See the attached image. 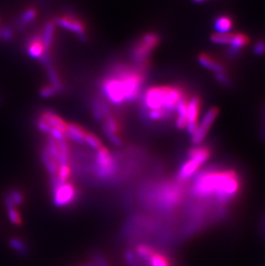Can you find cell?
Returning a JSON list of instances; mask_svg holds the SVG:
<instances>
[{
  "instance_id": "4316f807",
  "label": "cell",
  "mask_w": 265,
  "mask_h": 266,
  "mask_svg": "<svg viewBox=\"0 0 265 266\" xmlns=\"http://www.w3.org/2000/svg\"><path fill=\"white\" fill-rule=\"evenodd\" d=\"M10 246L12 249L17 251L20 254H26L28 252V248L26 245L22 240L16 238H12L10 240Z\"/></svg>"
},
{
  "instance_id": "8d00e7d4",
  "label": "cell",
  "mask_w": 265,
  "mask_h": 266,
  "mask_svg": "<svg viewBox=\"0 0 265 266\" xmlns=\"http://www.w3.org/2000/svg\"><path fill=\"white\" fill-rule=\"evenodd\" d=\"M255 52L257 55H263L265 53V42H259L255 46Z\"/></svg>"
},
{
  "instance_id": "44dd1931",
  "label": "cell",
  "mask_w": 265,
  "mask_h": 266,
  "mask_svg": "<svg viewBox=\"0 0 265 266\" xmlns=\"http://www.w3.org/2000/svg\"><path fill=\"white\" fill-rule=\"evenodd\" d=\"M42 161L51 176H56L57 171H58V163L50 156L49 153H47L45 148H43V152H42Z\"/></svg>"
},
{
  "instance_id": "9c48e42d",
  "label": "cell",
  "mask_w": 265,
  "mask_h": 266,
  "mask_svg": "<svg viewBox=\"0 0 265 266\" xmlns=\"http://www.w3.org/2000/svg\"><path fill=\"white\" fill-rule=\"evenodd\" d=\"M25 49L29 57L40 59L45 53H47L43 45L41 32L29 36L25 44Z\"/></svg>"
},
{
  "instance_id": "7c38bea8",
  "label": "cell",
  "mask_w": 265,
  "mask_h": 266,
  "mask_svg": "<svg viewBox=\"0 0 265 266\" xmlns=\"http://www.w3.org/2000/svg\"><path fill=\"white\" fill-rule=\"evenodd\" d=\"M90 109H91V113L94 118L98 121L103 122L104 118L111 113L109 106L108 103L99 99V98H95L91 103H90Z\"/></svg>"
},
{
  "instance_id": "f35d334b",
  "label": "cell",
  "mask_w": 265,
  "mask_h": 266,
  "mask_svg": "<svg viewBox=\"0 0 265 266\" xmlns=\"http://www.w3.org/2000/svg\"><path fill=\"white\" fill-rule=\"evenodd\" d=\"M79 266H97V265L95 264V262L91 263H87V264H85V265H81Z\"/></svg>"
},
{
  "instance_id": "3957f363",
  "label": "cell",
  "mask_w": 265,
  "mask_h": 266,
  "mask_svg": "<svg viewBox=\"0 0 265 266\" xmlns=\"http://www.w3.org/2000/svg\"><path fill=\"white\" fill-rule=\"evenodd\" d=\"M160 35L156 32H147L132 43L129 50V56L133 65L141 70L148 72L150 56L160 45Z\"/></svg>"
},
{
  "instance_id": "836d02e7",
  "label": "cell",
  "mask_w": 265,
  "mask_h": 266,
  "mask_svg": "<svg viewBox=\"0 0 265 266\" xmlns=\"http://www.w3.org/2000/svg\"><path fill=\"white\" fill-rule=\"evenodd\" d=\"M8 195L15 206H18V205H21V204H23L24 197H23V195H22L21 192L15 190V191H12Z\"/></svg>"
},
{
  "instance_id": "e0dca14e",
  "label": "cell",
  "mask_w": 265,
  "mask_h": 266,
  "mask_svg": "<svg viewBox=\"0 0 265 266\" xmlns=\"http://www.w3.org/2000/svg\"><path fill=\"white\" fill-rule=\"evenodd\" d=\"M198 60L203 67L214 71L216 74H221V73H226V69L224 68L222 65L221 63H219L218 61H216L215 59H213L208 55L202 54V55H199Z\"/></svg>"
},
{
  "instance_id": "9a60e30c",
  "label": "cell",
  "mask_w": 265,
  "mask_h": 266,
  "mask_svg": "<svg viewBox=\"0 0 265 266\" xmlns=\"http://www.w3.org/2000/svg\"><path fill=\"white\" fill-rule=\"evenodd\" d=\"M200 110H201V99L197 96H193L191 99H189V102H188V123L198 122Z\"/></svg>"
},
{
  "instance_id": "4fadbf2b",
  "label": "cell",
  "mask_w": 265,
  "mask_h": 266,
  "mask_svg": "<svg viewBox=\"0 0 265 266\" xmlns=\"http://www.w3.org/2000/svg\"><path fill=\"white\" fill-rule=\"evenodd\" d=\"M201 165L202 164L198 163L197 161L189 158V160L183 162V164L181 165L178 175H177V178L182 182L190 179L191 177L194 176L195 172L198 171Z\"/></svg>"
},
{
  "instance_id": "52a82bcc",
  "label": "cell",
  "mask_w": 265,
  "mask_h": 266,
  "mask_svg": "<svg viewBox=\"0 0 265 266\" xmlns=\"http://www.w3.org/2000/svg\"><path fill=\"white\" fill-rule=\"evenodd\" d=\"M95 173L101 178H108L117 172V164L109 150L101 147L98 149L95 160Z\"/></svg>"
},
{
  "instance_id": "8992f818",
  "label": "cell",
  "mask_w": 265,
  "mask_h": 266,
  "mask_svg": "<svg viewBox=\"0 0 265 266\" xmlns=\"http://www.w3.org/2000/svg\"><path fill=\"white\" fill-rule=\"evenodd\" d=\"M52 190L54 193V202L57 207H65L70 205L77 196V192L73 184L63 183L57 177H52Z\"/></svg>"
},
{
  "instance_id": "30bf717a",
  "label": "cell",
  "mask_w": 265,
  "mask_h": 266,
  "mask_svg": "<svg viewBox=\"0 0 265 266\" xmlns=\"http://www.w3.org/2000/svg\"><path fill=\"white\" fill-rule=\"evenodd\" d=\"M40 118H43L48 125L53 129H57L65 133L67 127V123L60 118L59 115L54 112L53 110H44L40 114Z\"/></svg>"
},
{
  "instance_id": "7a4b0ae2",
  "label": "cell",
  "mask_w": 265,
  "mask_h": 266,
  "mask_svg": "<svg viewBox=\"0 0 265 266\" xmlns=\"http://www.w3.org/2000/svg\"><path fill=\"white\" fill-rule=\"evenodd\" d=\"M185 96L179 86H156L145 90L141 98V112L164 111L174 115L180 100Z\"/></svg>"
},
{
  "instance_id": "ffe728a7",
  "label": "cell",
  "mask_w": 265,
  "mask_h": 266,
  "mask_svg": "<svg viewBox=\"0 0 265 266\" xmlns=\"http://www.w3.org/2000/svg\"><path fill=\"white\" fill-rule=\"evenodd\" d=\"M249 43V38L247 35L241 33L234 34V38L231 43L230 53L232 55L237 54L243 47H246Z\"/></svg>"
},
{
  "instance_id": "60d3db41",
  "label": "cell",
  "mask_w": 265,
  "mask_h": 266,
  "mask_svg": "<svg viewBox=\"0 0 265 266\" xmlns=\"http://www.w3.org/2000/svg\"><path fill=\"white\" fill-rule=\"evenodd\" d=\"M0 103H1V97H0Z\"/></svg>"
},
{
  "instance_id": "ac0fdd59",
  "label": "cell",
  "mask_w": 265,
  "mask_h": 266,
  "mask_svg": "<svg viewBox=\"0 0 265 266\" xmlns=\"http://www.w3.org/2000/svg\"><path fill=\"white\" fill-rule=\"evenodd\" d=\"M38 15V12L35 8H28L21 13L16 21V27L24 29L33 23Z\"/></svg>"
},
{
  "instance_id": "484cf974",
  "label": "cell",
  "mask_w": 265,
  "mask_h": 266,
  "mask_svg": "<svg viewBox=\"0 0 265 266\" xmlns=\"http://www.w3.org/2000/svg\"><path fill=\"white\" fill-rule=\"evenodd\" d=\"M85 143L90 147L91 148L98 149L102 147V142L99 138L97 137L94 133H86L85 136Z\"/></svg>"
},
{
  "instance_id": "5b68a950",
  "label": "cell",
  "mask_w": 265,
  "mask_h": 266,
  "mask_svg": "<svg viewBox=\"0 0 265 266\" xmlns=\"http://www.w3.org/2000/svg\"><path fill=\"white\" fill-rule=\"evenodd\" d=\"M52 22L55 24V26H58L65 30L78 35V38L83 42H86L87 40V28L86 24L74 14L67 13L58 15L53 18Z\"/></svg>"
},
{
  "instance_id": "603a6c76",
  "label": "cell",
  "mask_w": 265,
  "mask_h": 266,
  "mask_svg": "<svg viewBox=\"0 0 265 266\" xmlns=\"http://www.w3.org/2000/svg\"><path fill=\"white\" fill-rule=\"evenodd\" d=\"M234 33H215L211 35L212 43L219 45H230L234 38Z\"/></svg>"
},
{
  "instance_id": "d6986e66",
  "label": "cell",
  "mask_w": 265,
  "mask_h": 266,
  "mask_svg": "<svg viewBox=\"0 0 265 266\" xmlns=\"http://www.w3.org/2000/svg\"><path fill=\"white\" fill-rule=\"evenodd\" d=\"M210 157V149L207 147H196L191 148L188 153V158L193 159L201 164H203Z\"/></svg>"
},
{
  "instance_id": "f1b7e54d",
  "label": "cell",
  "mask_w": 265,
  "mask_h": 266,
  "mask_svg": "<svg viewBox=\"0 0 265 266\" xmlns=\"http://www.w3.org/2000/svg\"><path fill=\"white\" fill-rule=\"evenodd\" d=\"M136 253L139 257L143 259H150V258L152 257L154 251H152L151 247H149L148 246H146V245H141L136 248Z\"/></svg>"
},
{
  "instance_id": "277c9868",
  "label": "cell",
  "mask_w": 265,
  "mask_h": 266,
  "mask_svg": "<svg viewBox=\"0 0 265 266\" xmlns=\"http://www.w3.org/2000/svg\"><path fill=\"white\" fill-rule=\"evenodd\" d=\"M240 181L234 171H221L215 191V196L220 203H228L238 194Z\"/></svg>"
},
{
  "instance_id": "d590c367",
  "label": "cell",
  "mask_w": 265,
  "mask_h": 266,
  "mask_svg": "<svg viewBox=\"0 0 265 266\" xmlns=\"http://www.w3.org/2000/svg\"><path fill=\"white\" fill-rule=\"evenodd\" d=\"M125 258L127 262L129 263V265L131 266H134L136 265V259L134 255L132 254L131 251H127L126 254H125Z\"/></svg>"
},
{
  "instance_id": "ba28073f",
  "label": "cell",
  "mask_w": 265,
  "mask_h": 266,
  "mask_svg": "<svg viewBox=\"0 0 265 266\" xmlns=\"http://www.w3.org/2000/svg\"><path fill=\"white\" fill-rule=\"evenodd\" d=\"M219 110L216 108H211L207 110L204 115L201 123L199 124L198 129L192 135V142L195 145H199L203 142V140L207 136V133L209 131L213 123L215 122V119L218 117Z\"/></svg>"
},
{
  "instance_id": "83f0119b",
  "label": "cell",
  "mask_w": 265,
  "mask_h": 266,
  "mask_svg": "<svg viewBox=\"0 0 265 266\" xmlns=\"http://www.w3.org/2000/svg\"><path fill=\"white\" fill-rule=\"evenodd\" d=\"M149 261H150V266H170L167 258L159 253H153L149 259Z\"/></svg>"
},
{
  "instance_id": "d6a6232c",
  "label": "cell",
  "mask_w": 265,
  "mask_h": 266,
  "mask_svg": "<svg viewBox=\"0 0 265 266\" xmlns=\"http://www.w3.org/2000/svg\"><path fill=\"white\" fill-rule=\"evenodd\" d=\"M7 209H8L9 220L11 221V222L16 224V225L21 223V217H20L19 213L16 210V207H11Z\"/></svg>"
},
{
  "instance_id": "f546056e",
  "label": "cell",
  "mask_w": 265,
  "mask_h": 266,
  "mask_svg": "<svg viewBox=\"0 0 265 266\" xmlns=\"http://www.w3.org/2000/svg\"><path fill=\"white\" fill-rule=\"evenodd\" d=\"M58 94L51 85H45L40 89V96L43 98H50Z\"/></svg>"
},
{
  "instance_id": "4dcf8cb0",
  "label": "cell",
  "mask_w": 265,
  "mask_h": 266,
  "mask_svg": "<svg viewBox=\"0 0 265 266\" xmlns=\"http://www.w3.org/2000/svg\"><path fill=\"white\" fill-rule=\"evenodd\" d=\"M14 38V30L12 28L4 27L0 29V40L3 42H11Z\"/></svg>"
},
{
  "instance_id": "d4e9b609",
  "label": "cell",
  "mask_w": 265,
  "mask_h": 266,
  "mask_svg": "<svg viewBox=\"0 0 265 266\" xmlns=\"http://www.w3.org/2000/svg\"><path fill=\"white\" fill-rule=\"evenodd\" d=\"M102 129H103V133L105 134L106 137L109 139V141H110L112 144L117 146V147H120V146H121V144H122V141H121L120 135H118L117 133H113L111 130H109V129H108L106 126L103 125V124Z\"/></svg>"
},
{
  "instance_id": "cb8c5ba5",
  "label": "cell",
  "mask_w": 265,
  "mask_h": 266,
  "mask_svg": "<svg viewBox=\"0 0 265 266\" xmlns=\"http://www.w3.org/2000/svg\"><path fill=\"white\" fill-rule=\"evenodd\" d=\"M71 175V168L69 164H59L58 166V171H57V175L59 180L65 183L67 182L69 177Z\"/></svg>"
},
{
  "instance_id": "5bb4252c",
  "label": "cell",
  "mask_w": 265,
  "mask_h": 266,
  "mask_svg": "<svg viewBox=\"0 0 265 266\" xmlns=\"http://www.w3.org/2000/svg\"><path fill=\"white\" fill-rule=\"evenodd\" d=\"M43 45L45 47L46 51L50 52L51 47L55 41V25L52 20L47 21L44 24L43 30L41 31Z\"/></svg>"
},
{
  "instance_id": "e575fe53",
  "label": "cell",
  "mask_w": 265,
  "mask_h": 266,
  "mask_svg": "<svg viewBox=\"0 0 265 266\" xmlns=\"http://www.w3.org/2000/svg\"><path fill=\"white\" fill-rule=\"evenodd\" d=\"M216 78L219 82L222 83L225 86H228L230 83V79L228 78V76L226 75V73H221V74H216Z\"/></svg>"
},
{
  "instance_id": "1f68e13d",
  "label": "cell",
  "mask_w": 265,
  "mask_h": 266,
  "mask_svg": "<svg viewBox=\"0 0 265 266\" xmlns=\"http://www.w3.org/2000/svg\"><path fill=\"white\" fill-rule=\"evenodd\" d=\"M36 127H37V129L41 132L47 133V134H49L51 130L53 129V128H51L50 126L47 124L46 121L43 120V118H41L40 117H38L37 119H36Z\"/></svg>"
},
{
  "instance_id": "74e56055",
  "label": "cell",
  "mask_w": 265,
  "mask_h": 266,
  "mask_svg": "<svg viewBox=\"0 0 265 266\" xmlns=\"http://www.w3.org/2000/svg\"><path fill=\"white\" fill-rule=\"evenodd\" d=\"M95 264L97 265V266H109L108 263L104 260V258L100 255L95 256Z\"/></svg>"
},
{
  "instance_id": "6da1fadb",
  "label": "cell",
  "mask_w": 265,
  "mask_h": 266,
  "mask_svg": "<svg viewBox=\"0 0 265 266\" xmlns=\"http://www.w3.org/2000/svg\"><path fill=\"white\" fill-rule=\"evenodd\" d=\"M147 74L133 64H113L99 83L102 94L114 105L135 102L142 93Z\"/></svg>"
},
{
  "instance_id": "2e32d148",
  "label": "cell",
  "mask_w": 265,
  "mask_h": 266,
  "mask_svg": "<svg viewBox=\"0 0 265 266\" xmlns=\"http://www.w3.org/2000/svg\"><path fill=\"white\" fill-rule=\"evenodd\" d=\"M46 71H47V77L50 81L51 86L55 88L57 93H61L65 89V86L63 84L62 80L60 78V76L59 74L58 71L56 70L55 66L53 63L46 66Z\"/></svg>"
},
{
  "instance_id": "7402d4cb",
  "label": "cell",
  "mask_w": 265,
  "mask_h": 266,
  "mask_svg": "<svg viewBox=\"0 0 265 266\" xmlns=\"http://www.w3.org/2000/svg\"><path fill=\"white\" fill-rule=\"evenodd\" d=\"M233 26V20L229 16H221L215 20V27L218 33H228Z\"/></svg>"
},
{
  "instance_id": "8fae6325",
  "label": "cell",
  "mask_w": 265,
  "mask_h": 266,
  "mask_svg": "<svg viewBox=\"0 0 265 266\" xmlns=\"http://www.w3.org/2000/svg\"><path fill=\"white\" fill-rule=\"evenodd\" d=\"M87 133L82 126L71 122L67 124L65 131V137L78 144H85V136Z\"/></svg>"
},
{
  "instance_id": "ab89813d",
  "label": "cell",
  "mask_w": 265,
  "mask_h": 266,
  "mask_svg": "<svg viewBox=\"0 0 265 266\" xmlns=\"http://www.w3.org/2000/svg\"><path fill=\"white\" fill-rule=\"evenodd\" d=\"M194 2H195V3H201V2H203V1H205V0H193Z\"/></svg>"
}]
</instances>
